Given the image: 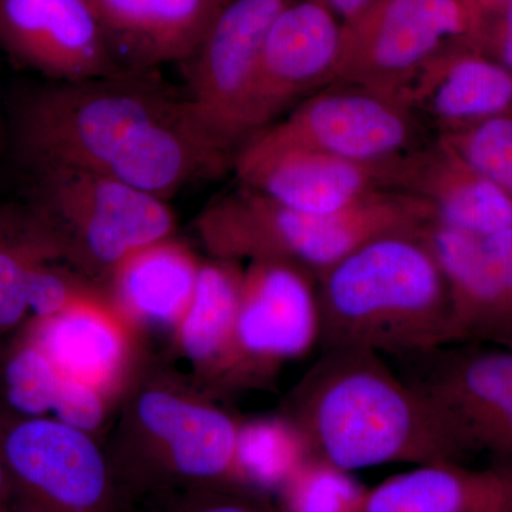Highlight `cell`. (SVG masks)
I'll return each instance as SVG.
<instances>
[{
    "instance_id": "cell-1",
    "label": "cell",
    "mask_w": 512,
    "mask_h": 512,
    "mask_svg": "<svg viewBox=\"0 0 512 512\" xmlns=\"http://www.w3.org/2000/svg\"><path fill=\"white\" fill-rule=\"evenodd\" d=\"M150 72L33 84L9 113L13 158L25 173L73 168L106 175L167 201L234 167L190 97Z\"/></svg>"
},
{
    "instance_id": "cell-2",
    "label": "cell",
    "mask_w": 512,
    "mask_h": 512,
    "mask_svg": "<svg viewBox=\"0 0 512 512\" xmlns=\"http://www.w3.org/2000/svg\"><path fill=\"white\" fill-rule=\"evenodd\" d=\"M293 390L288 416L312 456L343 470L461 461L423 400L372 350H319Z\"/></svg>"
},
{
    "instance_id": "cell-3",
    "label": "cell",
    "mask_w": 512,
    "mask_h": 512,
    "mask_svg": "<svg viewBox=\"0 0 512 512\" xmlns=\"http://www.w3.org/2000/svg\"><path fill=\"white\" fill-rule=\"evenodd\" d=\"M316 281L319 350L390 359L456 343L447 282L420 234L373 239Z\"/></svg>"
},
{
    "instance_id": "cell-4",
    "label": "cell",
    "mask_w": 512,
    "mask_h": 512,
    "mask_svg": "<svg viewBox=\"0 0 512 512\" xmlns=\"http://www.w3.org/2000/svg\"><path fill=\"white\" fill-rule=\"evenodd\" d=\"M434 222L427 202L397 190H379L333 214H306L239 184L202 212L198 227L225 261H286L318 279L373 239L420 234Z\"/></svg>"
},
{
    "instance_id": "cell-5",
    "label": "cell",
    "mask_w": 512,
    "mask_h": 512,
    "mask_svg": "<svg viewBox=\"0 0 512 512\" xmlns=\"http://www.w3.org/2000/svg\"><path fill=\"white\" fill-rule=\"evenodd\" d=\"M25 177L26 204L50 229L60 254L84 266L116 269L173 232L167 201L106 175L45 168Z\"/></svg>"
},
{
    "instance_id": "cell-6",
    "label": "cell",
    "mask_w": 512,
    "mask_h": 512,
    "mask_svg": "<svg viewBox=\"0 0 512 512\" xmlns=\"http://www.w3.org/2000/svg\"><path fill=\"white\" fill-rule=\"evenodd\" d=\"M464 457L512 461V350L457 342L390 357Z\"/></svg>"
},
{
    "instance_id": "cell-7",
    "label": "cell",
    "mask_w": 512,
    "mask_h": 512,
    "mask_svg": "<svg viewBox=\"0 0 512 512\" xmlns=\"http://www.w3.org/2000/svg\"><path fill=\"white\" fill-rule=\"evenodd\" d=\"M248 141L265 147H305L386 167L429 143L424 120L400 97L355 84L333 83L293 107Z\"/></svg>"
},
{
    "instance_id": "cell-8",
    "label": "cell",
    "mask_w": 512,
    "mask_h": 512,
    "mask_svg": "<svg viewBox=\"0 0 512 512\" xmlns=\"http://www.w3.org/2000/svg\"><path fill=\"white\" fill-rule=\"evenodd\" d=\"M12 503L26 512H126L114 468L86 431L20 419L0 431Z\"/></svg>"
},
{
    "instance_id": "cell-9",
    "label": "cell",
    "mask_w": 512,
    "mask_h": 512,
    "mask_svg": "<svg viewBox=\"0 0 512 512\" xmlns=\"http://www.w3.org/2000/svg\"><path fill=\"white\" fill-rule=\"evenodd\" d=\"M468 28L466 0H377L343 26L336 83L406 100L421 72Z\"/></svg>"
},
{
    "instance_id": "cell-10",
    "label": "cell",
    "mask_w": 512,
    "mask_h": 512,
    "mask_svg": "<svg viewBox=\"0 0 512 512\" xmlns=\"http://www.w3.org/2000/svg\"><path fill=\"white\" fill-rule=\"evenodd\" d=\"M318 281L286 261H254L242 274L234 335L222 356L238 379L272 372L319 349Z\"/></svg>"
},
{
    "instance_id": "cell-11",
    "label": "cell",
    "mask_w": 512,
    "mask_h": 512,
    "mask_svg": "<svg viewBox=\"0 0 512 512\" xmlns=\"http://www.w3.org/2000/svg\"><path fill=\"white\" fill-rule=\"evenodd\" d=\"M138 417L161 448L121 485L126 507L146 495L173 488L239 485V426L228 414L150 390L140 397Z\"/></svg>"
},
{
    "instance_id": "cell-12",
    "label": "cell",
    "mask_w": 512,
    "mask_h": 512,
    "mask_svg": "<svg viewBox=\"0 0 512 512\" xmlns=\"http://www.w3.org/2000/svg\"><path fill=\"white\" fill-rule=\"evenodd\" d=\"M289 0H228L188 64L190 100L201 123L237 154L245 143L244 114L265 37Z\"/></svg>"
},
{
    "instance_id": "cell-13",
    "label": "cell",
    "mask_w": 512,
    "mask_h": 512,
    "mask_svg": "<svg viewBox=\"0 0 512 512\" xmlns=\"http://www.w3.org/2000/svg\"><path fill=\"white\" fill-rule=\"evenodd\" d=\"M343 25L316 0H289L278 13L259 56L245 107V141L286 111L336 83Z\"/></svg>"
},
{
    "instance_id": "cell-14",
    "label": "cell",
    "mask_w": 512,
    "mask_h": 512,
    "mask_svg": "<svg viewBox=\"0 0 512 512\" xmlns=\"http://www.w3.org/2000/svg\"><path fill=\"white\" fill-rule=\"evenodd\" d=\"M0 49L50 82L130 73L117 62L90 0H0Z\"/></svg>"
},
{
    "instance_id": "cell-15",
    "label": "cell",
    "mask_w": 512,
    "mask_h": 512,
    "mask_svg": "<svg viewBox=\"0 0 512 512\" xmlns=\"http://www.w3.org/2000/svg\"><path fill=\"white\" fill-rule=\"evenodd\" d=\"M392 165L353 163L305 147L245 141L234 158L239 184L306 214H333L390 188Z\"/></svg>"
},
{
    "instance_id": "cell-16",
    "label": "cell",
    "mask_w": 512,
    "mask_h": 512,
    "mask_svg": "<svg viewBox=\"0 0 512 512\" xmlns=\"http://www.w3.org/2000/svg\"><path fill=\"white\" fill-rule=\"evenodd\" d=\"M420 235L446 279L456 343H493L512 326V255L490 237L434 222Z\"/></svg>"
},
{
    "instance_id": "cell-17",
    "label": "cell",
    "mask_w": 512,
    "mask_h": 512,
    "mask_svg": "<svg viewBox=\"0 0 512 512\" xmlns=\"http://www.w3.org/2000/svg\"><path fill=\"white\" fill-rule=\"evenodd\" d=\"M390 187L427 202L441 227L478 237L512 228L511 198L440 138L397 161Z\"/></svg>"
},
{
    "instance_id": "cell-18",
    "label": "cell",
    "mask_w": 512,
    "mask_h": 512,
    "mask_svg": "<svg viewBox=\"0 0 512 512\" xmlns=\"http://www.w3.org/2000/svg\"><path fill=\"white\" fill-rule=\"evenodd\" d=\"M117 62L126 72H151L187 62L222 0H90Z\"/></svg>"
},
{
    "instance_id": "cell-19",
    "label": "cell",
    "mask_w": 512,
    "mask_h": 512,
    "mask_svg": "<svg viewBox=\"0 0 512 512\" xmlns=\"http://www.w3.org/2000/svg\"><path fill=\"white\" fill-rule=\"evenodd\" d=\"M369 488L359 512H512V461L487 468L461 461L413 466Z\"/></svg>"
},
{
    "instance_id": "cell-20",
    "label": "cell",
    "mask_w": 512,
    "mask_h": 512,
    "mask_svg": "<svg viewBox=\"0 0 512 512\" xmlns=\"http://www.w3.org/2000/svg\"><path fill=\"white\" fill-rule=\"evenodd\" d=\"M406 100L433 126H451L507 109L512 101V76L497 64L458 55L451 46L421 72Z\"/></svg>"
},
{
    "instance_id": "cell-21",
    "label": "cell",
    "mask_w": 512,
    "mask_h": 512,
    "mask_svg": "<svg viewBox=\"0 0 512 512\" xmlns=\"http://www.w3.org/2000/svg\"><path fill=\"white\" fill-rule=\"evenodd\" d=\"M116 272L128 308L141 318L167 323L184 315L200 266L187 249L167 238L128 255Z\"/></svg>"
},
{
    "instance_id": "cell-22",
    "label": "cell",
    "mask_w": 512,
    "mask_h": 512,
    "mask_svg": "<svg viewBox=\"0 0 512 512\" xmlns=\"http://www.w3.org/2000/svg\"><path fill=\"white\" fill-rule=\"evenodd\" d=\"M37 343L64 376L94 387L113 375L123 353L120 335L111 323L79 306H67L47 319Z\"/></svg>"
},
{
    "instance_id": "cell-23",
    "label": "cell",
    "mask_w": 512,
    "mask_h": 512,
    "mask_svg": "<svg viewBox=\"0 0 512 512\" xmlns=\"http://www.w3.org/2000/svg\"><path fill=\"white\" fill-rule=\"evenodd\" d=\"M60 255L52 232L26 202L0 204V333L18 326L29 312L30 271Z\"/></svg>"
},
{
    "instance_id": "cell-24",
    "label": "cell",
    "mask_w": 512,
    "mask_h": 512,
    "mask_svg": "<svg viewBox=\"0 0 512 512\" xmlns=\"http://www.w3.org/2000/svg\"><path fill=\"white\" fill-rule=\"evenodd\" d=\"M241 285L242 274L227 261L200 266L181 326V343L192 359H222L227 352L237 323Z\"/></svg>"
},
{
    "instance_id": "cell-25",
    "label": "cell",
    "mask_w": 512,
    "mask_h": 512,
    "mask_svg": "<svg viewBox=\"0 0 512 512\" xmlns=\"http://www.w3.org/2000/svg\"><path fill=\"white\" fill-rule=\"evenodd\" d=\"M312 456L292 421L258 420L238 430V483L252 493H278Z\"/></svg>"
},
{
    "instance_id": "cell-26",
    "label": "cell",
    "mask_w": 512,
    "mask_h": 512,
    "mask_svg": "<svg viewBox=\"0 0 512 512\" xmlns=\"http://www.w3.org/2000/svg\"><path fill=\"white\" fill-rule=\"evenodd\" d=\"M2 379L6 402L22 419L56 414L70 383L37 342L10 355Z\"/></svg>"
},
{
    "instance_id": "cell-27",
    "label": "cell",
    "mask_w": 512,
    "mask_h": 512,
    "mask_svg": "<svg viewBox=\"0 0 512 512\" xmlns=\"http://www.w3.org/2000/svg\"><path fill=\"white\" fill-rule=\"evenodd\" d=\"M367 490L352 471L311 456L276 494L281 512H359Z\"/></svg>"
},
{
    "instance_id": "cell-28",
    "label": "cell",
    "mask_w": 512,
    "mask_h": 512,
    "mask_svg": "<svg viewBox=\"0 0 512 512\" xmlns=\"http://www.w3.org/2000/svg\"><path fill=\"white\" fill-rule=\"evenodd\" d=\"M477 173L498 185L512 200V120L491 117L464 134L440 138Z\"/></svg>"
},
{
    "instance_id": "cell-29",
    "label": "cell",
    "mask_w": 512,
    "mask_h": 512,
    "mask_svg": "<svg viewBox=\"0 0 512 512\" xmlns=\"http://www.w3.org/2000/svg\"><path fill=\"white\" fill-rule=\"evenodd\" d=\"M126 512H276L258 494L232 484L195 485L158 491Z\"/></svg>"
},
{
    "instance_id": "cell-30",
    "label": "cell",
    "mask_w": 512,
    "mask_h": 512,
    "mask_svg": "<svg viewBox=\"0 0 512 512\" xmlns=\"http://www.w3.org/2000/svg\"><path fill=\"white\" fill-rule=\"evenodd\" d=\"M40 262L30 271L26 296L29 311L37 318L52 319L69 306L70 285L55 269Z\"/></svg>"
},
{
    "instance_id": "cell-31",
    "label": "cell",
    "mask_w": 512,
    "mask_h": 512,
    "mask_svg": "<svg viewBox=\"0 0 512 512\" xmlns=\"http://www.w3.org/2000/svg\"><path fill=\"white\" fill-rule=\"evenodd\" d=\"M330 10L343 26L362 16L377 0H316Z\"/></svg>"
},
{
    "instance_id": "cell-32",
    "label": "cell",
    "mask_w": 512,
    "mask_h": 512,
    "mask_svg": "<svg viewBox=\"0 0 512 512\" xmlns=\"http://www.w3.org/2000/svg\"><path fill=\"white\" fill-rule=\"evenodd\" d=\"M500 52L505 64L512 69V0H505L500 29Z\"/></svg>"
},
{
    "instance_id": "cell-33",
    "label": "cell",
    "mask_w": 512,
    "mask_h": 512,
    "mask_svg": "<svg viewBox=\"0 0 512 512\" xmlns=\"http://www.w3.org/2000/svg\"><path fill=\"white\" fill-rule=\"evenodd\" d=\"M10 505H12V493H10L8 471H6L2 447H0V512L8 510Z\"/></svg>"
},
{
    "instance_id": "cell-34",
    "label": "cell",
    "mask_w": 512,
    "mask_h": 512,
    "mask_svg": "<svg viewBox=\"0 0 512 512\" xmlns=\"http://www.w3.org/2000/svg\"><path fill=\"white\" fill-rule=\"evenodd\" d=\"M493 343L494 345L504 346V348L512 350V326L510 329L505 330L503 335L498 336Z\"/></svg>"
},
{
    "instance_id": "cell-35",
    "label": "cell",
    "mask_w": 512,
    "mask_h": 512,
    "mask_svg": "<svg viewBox=\"0 0 512 512\" xmlns=\"http://www.w3.org/2000/svg\"><path fill=\"white\" fill-rule=\"evenodd\" d=\"M3 131V121H2V111H0V137H2Z\"/></svg>"
},
{
    "instance_id": "cell-36",
    "label": "cell",
    "mask_w": 512,
    "mask_h": 512,
    "mask_svg": "<svg viewBox=\"0 0 512 512\" xmlns=\"http://www.w3.org/2000/svg\"><path fill=\"white\" fill-rule=\"evenodd\" d=\"M3 512H26V511H22V510H18V508L10 507V508H8V510L3 511Z\"/></svg>"
},
{
    "instance_id": "cell-37",
    "label": "cell",
    "mask_w": 512,
    "mask_h": 512,
    "mask_svg": "<svg viewBox=\"0 0 512 512\" xmlns=\"http://www.w3.org/2000/svg\"><path fill=\"white\" fill-rule=\"evenodd\" d=\"M227 2H228V0H222V3H224V5H225V3H227Z\"/></svg>"
}]
</instances>
